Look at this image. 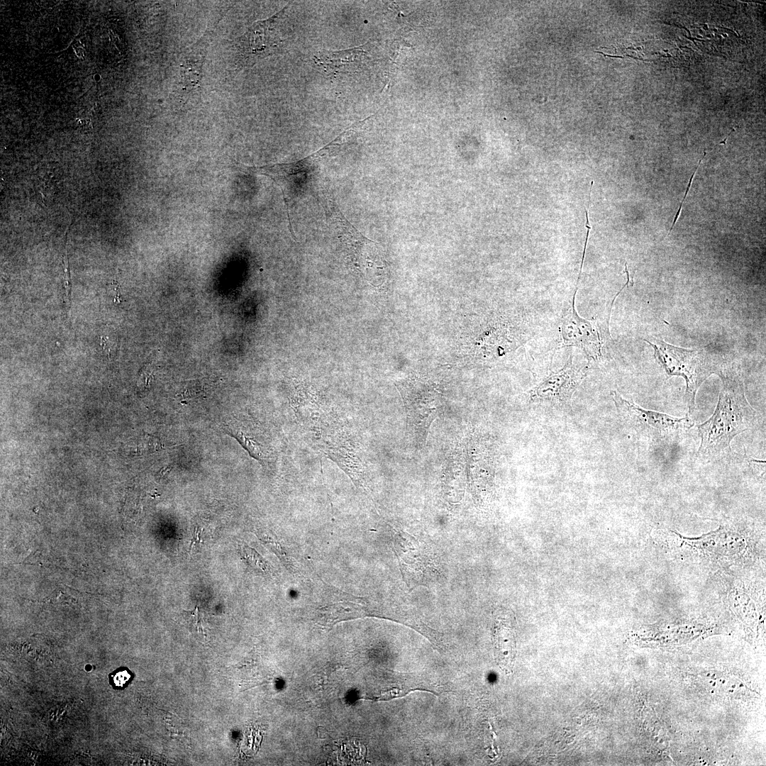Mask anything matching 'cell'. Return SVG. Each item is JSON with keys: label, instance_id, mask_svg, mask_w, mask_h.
Instances as JSON below:
<instances>
[{"label": "cell", "instance_id": "cell-1", "mask_svg": "<svg viewBox=\"0 0 766 766\" xmlns=\"http://www.w3.org/2000/svg\"><path fill=\"white\" fill-rule=\"evenodd\" d=\"M716 374L722 382L717 406L712 416L697 426L700 445L696 457L704 463L730 454L734 437L751 429L757 420V412L745 394L740 368L723 364Z\"/></svg>", "mask_w": 766, "mask_h": 766}, {"label": "cell", "instance_id": "cell-2", "mask_svg": "<svg viewBox=\"0 0 766 766\" xmlns=\"http://www.w3.org/2000/svg\"><path fill=\"white\" fill-rule=\"evenodd\" d=\"M654 350V355L667 375V378L678 376L686 382L685 401L689 413L695 408V397L701 384L712 374H716L723 363L706 348L687 350L672 345L663 340H644Z\"/></svg>", "mask_w": 766, "mask_h": 766}, {"label": "cell", "instance_id": "cell-3", "mask_svg": "<svg viewBox=\"0 0 766 766\" xmlns=\"http://www.w3.org/2000/svg\"><path fill=\"white\" fill-rule=\"evenodd\" d=\"M618 416L626 426L654 446L672 445L678 442L694 425L687 415L677 418L668 414L642 408L628 401L617 392H611Z\"/></svg>", "mask_w": 766, "mask_h": 766}, {"label": "cell", "instance_id": "cell-4", "mask_svg": "<svg viewBox=\"0 0 766 766\" xmlns=\"http://www.w3.org/2000/svg\"><path fill=\"white\" fill-rule=\"evenodd\" d=\"M578 287L572 295L570 306L560 317L559 323L560 346L576 347L585 355L589 362H602L610 357V345L613 339L609 326L601 327L598 321L580 316L576 309L575 297Z\"/></svg>", "mask_w": 766, "mask_h": 766}, {"label": "cell", "instance_id": "cell-5", "mask_svg": "<svg viewBox=\"0 0 766 766\" xmlns=\"http://www.w3.org/2000/svg\"><path fill=\"white\" fill-rule=\"evenodd\" d=\"M668 538L675 549H683L688 554L711 562L739 559L747 550V543L740 533L733 528L721 526L699 538H685L671 531Z\"/></svg>", "mask_w": 766, "mask_h": 766}, {"label": "cell", "instance_id": "cell-6", "mask_svg": "<svg viewBox=\"0 0 766 766\" xmlns=\"http://www.w3.org/2000/svg\"><path fill=\"white\" fill-rule=\"evenodd\" d=\"M588 366L580 367L570 356L564 366L552 372L533 387L528 393L530 400L565 405L570 402L573 394L587 376Z\"/></svg>", "mask_w": 766, "mask_h": 766}, {"label": "cell", "instance_id": "cell-7", "mask_svg": "<svg viewBox=\"0 0 766 766\" xmlns=\"http://www.w3.org/2000/svg\"><path fill=\"white\" fill-rule=\"evenodd\" d=\"M284 9L268 19L253 23L240 38V57L245 65H253L274 52L282 43L279 23Z\"/></svg>", "mask_w": 766, "mask_h": 766}, {"label": "cell", "instance_id": "cell-8", "mask_svg": "<svg viewBox=\"0 0 766 766\" xmlns=\"http://www.w3.org/2000/svg\"><path fill=\"white\" fill-rule=\"evenodd\" d=\"M367 52L362 47L344 50H323L317 52L313 61L318 68L330 75L353 74L365 62Z\"/></svg>", "mask_w": 766, "mask_h": 766}, {"label": "cell", "instance_id": "cell-9", "mask_svg": "<svg viewBox=\"0 0 766 766\" xmlns=\"http://www.w3.org/2000/svg\"><path fill=\"white\" fill-rule=\"evenodd\" d=\"M701 679L710 689L723 695L740 698L749 694L750 690L738 678L719 672H705L701 675Z\"/></svg>", "mask_w": 766, "mask_h": 766}, {"label": "cell", "instance_id": "cell-10", "mask_svg": "<svg viewBox=\"0 0 766 766\" xmlns=\"http://www.w3.org/2000/svg\"><path fill=\"white\" fill-rule=\"evenodd\" d=\"M202 51L196 54L197 50L195 49V55H194V50H192V54L189 53L181 64L180 86L183 91H190L196 89L201 82L204 60V54H201Z\"/></svg>", "mask_w": 766, "mask_h": 766}, {"label": "cell", "instance_id": "cell-11", "mask_svg": "<svg viewBox=\"0 0 766 766\" xmlns=\"http://www.w3.org/2000/svg\"><path fill=\"white\" fill-rule=\"evenodd\" d=\"M240 555L250 566L262 572L268 573L271 568L268 562L254 548L243 544L240 546Z\"/></svg>", "mask_w": 766, "mask_h": 766}, {"label": "cell", "instance_id": "cell-12", "mask_svg": "<svg viewBox=\"0 0 766 766\" xmlns=\"http://www.w3.org/2000/svg\"><path fill=\"white\" fill-rule=\"evenodd\" d=\"M183 615L192 632L205 635L203 615L197 606L193 611H184Z\"/></svg>", "mask_w": 766, "mask_h": 766}, {"label": "cell", "instance_id": "cell-13", "mask_svg": "<svg viewBox=\"0 0 766 766\" xmlns=\"http://www.w3.org/2000/svg\"><path fill=\"white\" fill-rule=\"evenodd\" d=\"M706 153H707V152H706V151H704V155H703V157H701V160H699V163H698V165L696 166V167L695 170L694 171L693 174H692V176H691V177H690V179H689V183H688L687 187V189H686V191H685V194H684V195L683 199H682V201H681V204H680V205H679V208L678 209V210H677V213H676V214H675V218H674V221H673V222H672V225L671 228H670V230H669V232H668V233L667 234V235H669V234L670 233V232H671V231H672V228H674V226H675V223L677 222V219H678V218H679V214H680V212H681V210H682V205H683V203H684V200H685V199H686V197H687V193H688V192H689V189H690V187H691V184H692V180H693V178H694V175H695V174H696V171H697V170H698V168H699V165H700V164H701V162L702 160H703V159L704 158V157L706 156Z\"/></svg>", "mask_w": 766, "mask_h": 766}, {"label": "cell", "instance_id": "cell-14", "mask_svg": "<svg viewBox=\"0 0 766 766\" xmlns=\"http://www.w3.org/2000/svg\"><path fill=\"white\" fill-rule=\"evenodd\" d=\"M130 677L127 671L118 672L114 675L113 682L117 687H122L128 681Z\"/></svg>", "mask_w": 766, "mask_h": 766}, {"label": "cell", "instance_id": "cell-15", "mask_svg": "<svg viewBox=\"0 0 766 766\" xmlns=\"http://www.w3.org/2000/svg\"><path fill=\"white\" fill-rule=\"evenodd\" d=\"M203 532L204 528L198 525L196 526V527L194 528L193 538L192 539V542L190 544V549H192L194 545L202 543Z\"/></svg>", "mask_w": 766, "mask_h": 766}, {"label": "cell", "instance_id": "cell-16", "mask_svg": "<svg viewBox=\"0 0 766 766\" xmlns=\"http://www.w3.org/2000/svg\"><path fill=\"white\" fill-rule=\"evenodd\" d=\"M735 130H736V128H733V129L731 130V132H730V133H728V135L726 136V138H725V139H724V140H723V141L720 142V143H719V144H723V145H726V140H727L728 138V137H729V136L731 135V133H733V131H734Z\"/></svg>", "mask_w": 766, "mask_h": 766}, {"label": "cell", "instance_id": "cell-17", "mask_svg": "<svg viewBox=\"0 0 766 766\" xmlns=\"http://www.w3.org/2000/svg\"><path fill=\"white\" fill-rule=\"evenodd\" d=\"M701 26H702L704 27V30H708V26H707V25H706V24H701Z\"/></svg>", "mask_w": 766, "mask_h": 766}]
</instances>
